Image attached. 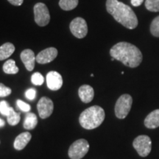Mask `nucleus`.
Listing matches in <instances>:
<instances>
[{
	"mask_svg": "<svg viewBox=\"0 0 159 159\" xmlns=\"http://www.w3.org/2000/svg\"><path fill=\"white\" fill-rule=\"evenodd\" d=\"M110 55L115 60L122 62L126 66L136 68L142 61V54L138 47L128 42H119L110 50Z\"/></svg>",
	"mask_w": 159,
	"mask_h": 159,
	"instance_id": "f257e3e1",
	"label": "nucleus"
},
{
	"mask_svg": "<svg viewBox=\"0 0 159 159\" xmlns=\"http://www.w3.org/2000/svg\"><path fill=\"white\" fill-rule=\"evenodd\" d=\"M106 9L116 21L126 28L133 30L138 26V19L130 6L118 0H107Z\"/></svg>",
	"mask_w": 159,
	"mask_h": 159,
	"instance_id": "f03ea898",
	"label": "nucleus"
},
{
	"mask_svg": "<svg viewBox=\"0 0 159 159\" xmlns=\"http://www.w3.org/2000/svg\"><path fill=\"white\" fill-rule=\"evenodd\" d=\"M105 116V114L103 108L98 105H94L81 113L79 122L83 128L92 130L101 125L104 121Z\"/></svg>",
	"mask_w": 159,
	"mask_h": 159,
	"instance_id": "7ed1b4c3",
	"label": "nucleus"
},
{
	"mask_svg": "<svg viewBox=\"0 0 159 159\" xmlns=\"http://www.w3.org/2000/svg\"><path fill=\"white\" fill-rule=\"evenodd\" d=\"M133 104V98L129 94H122L117 99L115 105V115L117 118L123 119L128 116Z\"/></svg>",
	"mask_w": 159,
	"mask_h": 159,
	"instance_id": "20e7f679",
	"label": "nucleus"
},
{
	"mask_svg": "<svg viewBox=\"0 0 159 159\" xmlns=\"http://www.w3.org/2000/svg\"><path fill=\"white\" fill-rule=\"evenodd\" d=\"M89 150V144L85 139H78L71 145L68 154L71 159H81L83 158Z\"/></svg>",
	"mask_w": 159,
	"mask_h": 159,
	"instance_id": "39448f33",
	"label": "nucleus"
},
{
	"mask_svg": "<svg viewBox=\"0 0 159 159\" xmlns=\"http://www.w3.org/2000/svg\"><path fill=\"white\" fill-rule=\"evenodd\" d=\"M133 145L138 154L142 157H147L152 150V142L148 136L141 135L134 139Z\"/></svg>",
	"mask_w": 159,
	"mask_h": 159,
	"instance_id": "423d86ee",
	"label": "nucleus"
},
{
	"mask_svg": "<svg viewBox=\"0 0 159 159\" xmlns=\"http://www.w3.org/2000/svg\"><path fill=\"white\" fill-rule=\"evenodd\" d=\"M34 16L35 21L40 27H45L49 23L50 15L48 7L45 4L39 2L34 6Z\"/></svg>",
	"mask_w": 159,
	"mask_h": 159,
	"instance_id": "0eeeda50",
	"label": "nucleus"
},
{
	"mask_svg": "<svg viewBox=\"0 0 159 159\" xmlns=\"http://www.w3.org/2000/svg\"><path fill=\"white\" fill-rule=\"evenodd\" d=\"M71 33L77 39H83L88 33V26L84 19L81 17L75 18L69 25Z\"/></svg>",
	"mask_w": 159,
	"mask_h": 159,
	"instance_id": "6e6552de",
	"label": "nucleus"
},
{
	"mask_svg": "<svg viewBox=\"0 0 159 159\" xmlns=\"http://www.w3.org/2000/svg\"><path fill=\"white\" fill-rule=\"evenodd\" d=\"M39 116L41 119H47L52 114L54 105L52 101L47 97H43L40 99L37 105Z\"/></svg>",
	"mask_w": 159,
	"mask_h": 159,
	"instance_id": "1a4fd4ad",
	"label": "nucleus"
},
{
	"mask_svg": "<svg viewBox=\"0 0 159 159\" xmlns=\"http://www.w3.org/2000/svg\"><path fill=\"white\" fill-rule=\"evenodd\" d=\"M57 56V50L55 47H49L45 49L38 54L36 56V61L40 64H46L52 62Z\"/></svg>",
	"mask_w": 159,
	"mask_h": 159,
	"instance_id": "9d476101",
	"label": "nucleus"
},
{
	"mask_svg": "<svg viewBox=\"0 0 159 159\" xmlns=\"http://www.w3.org/2000/svg\"><path fill=\"white\" fill-rule=\"evenodd\" d=\"M47 87L52 91L59 90L63 85V78L58 72L55 71H49L47 75Z\"/></svg>",
	"mask_w": 159,
	"mask_h": 159,
	"instance_id": "9b49d317",
	"label": "nucleus"
},
{
	"mask_svg": "<svg viewBox=\"0 0 159 159\" xmlns=\"http://www.w3.org/2000/svg\"><path fill=\"white\" fill-rule=\"evenodd\" d=\"M21 60L22 61L24 64L25 66V68L27 69V71H31L33 70L35 68V62L36 57L35 56V53L33 52V50L30 49H25V50L21 52Z\"/></svg>",
	"mask_w": 159,
	"mask_h": 159,
	"instance_id": "f8f14e48",
	"label": "nucleus"
},
{
	"mask_svg": "<svg viewBox=\"0 0 159 159\" xmlns=\"http://www.w3.org/2000/svg\"><path fill=\"white\" fill-rule=\"evenodd\" d=\"M78 94L82 102L84 103H89L94 99V89L89 85H83L79 88Z\"/></svg>",
	"mask_w": 159,
	"mask_h": 159,
	"instance_id": "ddd939ff",
	"label": "nucleus"
},
{
	"mask_svg": "<svg viewBox=\"0 0 159 159\" xmlns=\"http://www.w3.org/2000/svg\"><path fill=\"white\" fill-rule=\"evenodd\" d=\"M144 125L149 129H155L159 127V109L150 112L144 119Z\"/></svg>",
	"mask_w": 159,
	"mask_h": 159,
	"instance_id": "4468645a",
	"label": "nucleus"
},
{
	"mask_svg": "<svg viewBox=\"0 0 159 159\" xmlns=\"http://www.w3.org/2000/svg\"><path fill=\"white\" fill-rule=\"evenodd\" d=\"M32 138L31 134L29 132H24L19 134L14 141V148L17 150H21L27 146Z\"/></svg>",
	"mask_w": 159,
	"mask_h": 159,
	"instance_id": "2eb2a0df",
	"label": "nucleus"
},
{
	"mask_svg": "<svg viewBox=\"0 0 159 159\" xmlns=\"http://www.w3.org/2000/svg\"><path fill=\"white\" fill-rule=\"evenodd\" d=\"M15 51V47L13 43L7 42L0 47V61L8 58Z\"/></svg>",
	"mask_w": 159,
	"mask_h": 159,
	"instance_id": "dca6fc26",
	"label": "nucleus"
},
{
	"mask_svg": "<svg viewBox=\"0 0 159 159\" xmlns=\"http://www.w3.org/2000/svg\"><path fill=\"white\" fill-rule=\"evenodd\" d=\"M37 124L38 118L36 115L33 113H27L24 122V128L26 130H33L36 127Z\"/></svg>",
	"mask_w": 159,
	"mask_h": 159,
	"instance_id": "f3484780",
	"label": "nucleus"
},
{
	"mask_svg": "<svg viewBox=\"0 0 159 159\" xmlns=\"http://www.w3.org/2000/svg\"><path fill=\"white\" fill-rule=\"evenodd\" d=\"M4 72L7 75H16L19 72V68L16 65V62L13 60H7L3 65Z\"/></svg>",
	"mask_w": 159,
	"mask_h": 159,
	"instance_id": "a211bd4d",
	"label": "nucleus"
},
{
	"mask_svg": "<svg viewBox=\"0 0 159 159\" xmlns=\"http://www.w3.org/2000/svg\"><path fill=\"white\" fill-rule=\"evenodd\" d=\"M78 5V0H60L59 6L63 11H69L75 9Z\"/></svg>",
	"mask_w": 159,
	"mask_h": 159,
	"instance_id": "6ab92c4d",
	"label": "nucleus"
},
{
	"mask_svg": "<svg viewBox=\"0 0 159 159\" xmlns=\"http://www.w3.org/2000/svg\"><path fill=\"white\" fill-rule=\"evenodd\" d=\"M7 122L10 125H12V126H14V125H16L19 124L20 122V114L19 113H16L13 109V111H11V113L8 116H7Z\"/></svg>",
	"mask_w": 159,
	"mask_h": 159,
	"instance_id": "aec40b11",
	"label": "nucleus"
},
{
	"mask_svg": "<svg viewBox=\"0 0 159 159\" xmlns=\"http://www.w3.org/2000/svg\"><path fill=\"white\" fill-rule=\"evenodd\" d=\"M145 7L151 12L159 11V0H146Z\"/></svg>",
	"mask_w": 159,
	"mask_h": 159,
	"instance_id": "412c9836",
	"label": "nucleus"
},
{
	"mask_svg": "<svg viewBox=\"0 0 159 159\" xmlns=\"http://www.w3.org/2000/svg\"><path fill=\"white\" fill-rule=\"evenodd\" d=\"M13 110V108L10 106L7 102H6L5 100L0 102V114H1L5 116H8Z\"/></svg>",
	"mask_w": 159,
	"mask_h": 159,
	"instance_id": "4be33fe9",
	"label": "nucleus"
},
{
	"mask_svg": "<svg viewBox=\"0 0 159 159\" xmlns=\"http://www.w3.org/2000/svg\"><path fill=\"white\" fill-rule=\"evenodd\" d=\"M150 33L155 37H159V16L152 20L150 25Z\"/></svg>",
	"mask_w": 159,
	"mask_h": 159,
	"instance_id": "5701e85b",
	"label": "nucleus"
},
{
	"mask_svg": "<svg viewBox=\"0 0 159 159\" xmlns=\"http://www.w3.org/2000/svg\"><path fill=\"white\" fill-rule=\"evenodd\" d=\"M31 81L35 85H41L44 82V77L39 72H35L32 75Z\"/></svg>",
	"mask_w": 159,
	"mask_h": 159,
	"instance_id": "b1692460",
	"label": "nucleus"
},
{
	"mask_svg": "<svg viewBox=\"0 0 159 159\" xmlns=\"http://www.w3.org/2000/svg\"><path fill=\"white\" fill-rule=\"evenodd\" d=\"M16 104H17V106L19 107V108L21 111H25V112H29V111H30L31 109L30 105L27 104V103L25 102L24 101L21 100V99H18L16 101Z\"/></svg>",
	"mask_w": 159,
	"mask_h": 159,
	"instance_id": "393cba45",
	"label": "nucleus"
},
{
	"mask_svg": "<svg viewBox=\"0 0 159 159\" xmlns=\"http://www.w3.org/2000/svg\"><path fill=\"white\" fill-rule=\"evenodd\" d=\"M12 91L9 87L5 86L3 83H0V97H5L11 94Z\"/></svg>",
	"mask_w": 159,
	"mask_h": 159,
	"instance_id": "a878e982",
	"label": "nucleus"
},
{
	"mask_svg": "<svg viewBox=\"0 0 159 159\" xmlns=\"http://www.w3.org/2000/svg\"><path fill=\"white\" fill-rule=\"evenodd\" d=\"M35 96H36V91L34 89H29L25 93V97L30 100H33L35 98Z\"/></svg>",
	"mask_w": 159,
	"mask_h": 159,
	"instance_id": "bb28decb",
	"label": "nucleus"
},
{
	"mask_svg": "<svg viewBox=\"0 0 159 159\" xmlns=\"http://www.w3.org/2000/svg\"><path fill=\"white\" fill-rule=\"evenodd\" d=\"M11 5L15 6H20L23 4L24 0H7Z\"/></svg>",
	"mask_w": 159,
	"mask_h": 159,
	"instance_id": "cd10ccee",
	"label": "nucleus"
},
{
	"mask_svg": "<svg viewBox=\"0 0 159 159\" xmlns=\"http://www.w3.org/2000/svg\"><path fill=\"white\" fill-rule=\"evenodd\" d=\"M143 2H144V0H131V4L134 7H138V6L142 5Z\"/></svg>",
	"mask_w": 159,
	"mask_h": 159,
	"instance_id": "c85d7f7f",
	"label": "nucleus"
},
{
	"mask_svg": "<svg viewBox=\"0 0 159 159\" xmlns=\"http://www.w3.org/2000/svg\"><path fill=\"white\" fill-rule=\"evenodd\" d=\"M5 121H4L3 119H2L1 118H0V128H3V127L5 126Z\"/></svg>",
	"mask_w": 159,
	"mask_h": 159,
	"instance_id": "c756f323",
	"label": "nucleus"
}]
</instances>
